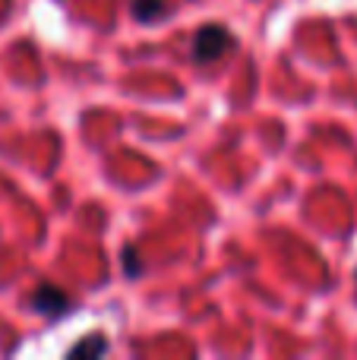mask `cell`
<instances>
[{"label": "cell", "instance_id": "obj_1", "mask_svg": "<svg viewBox=\"0 0 357 360\" xmlns=\"http://www.w3.org/2000/svg\"><path fill=\"white\" fill-rule=\"evenodd\" d=\"M231 44H234V38H231V32H228L225 25H219V22L202 25V29L193 35V60L212 63V60H219Z\"/></svg>", "mask_w": 357, "mask_h": 360}, {"label": "cell", "instance_id": "obj_2", "mask_svg": "<svg viewBox=\"0 0 357 360\" xmlns=\"http://www.w3.org/2000/svg\"><path fill=\"white\" fill-rule=\"evenodd\" d=\"M32 310L41 313V316H63L70 310V297L54 285H41L35 294H32Z\"/></svg>", "mask_w": 357, "mask_h": 360}, {"label": "cell", "instance_id": "obj_3", "mask_svg": "<svg viewBox=\"0 0 357 360\" xmlns=\"http://www.w3.org/2000/svg\"><path fill=\"white\" fill-rule=\"evenodd\" d=\"M136 22H158L168 13V0H126Z\"/></svg>", "mask_w": 357, "mask_h": 360}, {"label": "cell", "instance_id": "obj_4", "mask_svg": "<svg viewBox=\"0 0 357 360\" xmlns=\"http://www.w3.org/2000/svg\"><path fill=\"white\" fill-rule=\"evenodd\" d=\"M108 351V342L101 335H89L86 342H79L76 348H70V357L73 360H86V357H101Z\"/></svg>", "mask_w": 357, "mask_h": 360}, {"label": "cell", "instance_id": "obj_5", "mask_svg": "<svg viewBox=\"0 0 357 360\" xmlns=\"http://www.w3.org/2000/svg\"><path fill=\"white\" fill-rule=\"evenodd\" d=\"M136 259H139V256H136V247H126V250H124V272L130 275V278H136V275L143 272Z\"/></svg>", "mask_w": 357, "mask_h": 360}]
</instances>
